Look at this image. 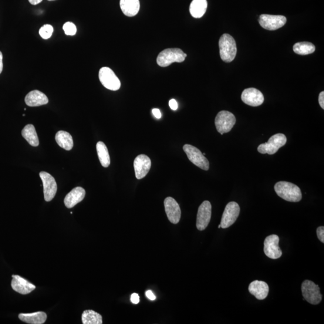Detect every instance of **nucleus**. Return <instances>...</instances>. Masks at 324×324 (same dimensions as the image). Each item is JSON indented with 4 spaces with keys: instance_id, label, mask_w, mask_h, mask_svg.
<instances>
[{
    "instance_id": "obj_36",
    "label": "nucleus",
    "mask_w": 324,
    "mask_h": 324,
    "mask_svg": "<svg viewBox=\"0 0 324 324\" xmlns=\"http://www.w3.org/2000/svg\"><path fill=\"white\" fill-rule=\"evenodd\" d=\"M146 296L148 299L152 300V301L156 300V296L154 295V293L151 291H147L146 292Z\"/></svg>"
},
{
    "instance_id": "obj_10",
    "label": "nucleus",
    "mask_w": 324,
    "mask_h": 324,
    "mask_svg": "<svg viewBox=\"0 0 324 324\" xmlns=\"http://www.w3.org/2000/svg\"><path fill=\"white\" fill-rule=\"evenodd\" d=\"M287 19L282 15H261L259 16V24L264 29L274 31L285 25Z\"/></svg>"
},
{
    "instance_id": "obj_25",
    "label": "nucleus",
    "mask_w": 324,
    "mask_h": 324,
    "mask_svg": "<svg viewBox=\"0 0 324 324\" xmlns=\"http://www.w3.org/2000/svg\"><path fill=\"white\" fill-rule=\"evenodd\" d=\"M23 138L33 147H38L39 140L36 133L35 126L33 124H28L22 130Z\"/></svg>"
},
{
    "instance_id": "obj_24",
    "label": "nucleus",
    "mask_w": 324,
    "mask_h": 324,
    "mask_svg": "<svg viewBox=\"0 0 324 324\" xmlns=\"http://www.w3.org/2000/svg\"><path fill=\"white\" fill-rule=\"evenodd\" d=\"M56 141L60 147L67 151L72 149L73 141L71 134L65 131H59L56 135Z\"/></svg>"
},
{
    "instance_id": "obj_27",
    "label": "nucleus",
    "mask_w": 324,
    "mask_h": 324,
    "mask_svg": "<svg viewBox=\"0 0 324 324\" xmlns=\"http://www.w3.org/2000/svg\"><path fill=\"white\" fill-rule=\"evenodd\" d=\"M84 324H102V316L92 310H85L82 315Z\"/></svg>"
},
{
    "instance_id": "obj_11",
    "label": "nucleus",
    "mask_w": 324,
    "mask_h": 324,
    "mask_svg": "<svg viewBox=\"0 0 324 324\" xmlns=\"http://www.w3.org/2000/svg\"><path fill=\"white\" fill-rule=\"evenodd\" d=\"M43 186L44 198L46 202L52 201L57 193V185L55 179L46 172H40Z\"/></svg>"
},
{
    "instance_id": "obj_29",
    "label": "nucleus",
    "mask_w": 324,
    "mask_h": 324,
    "mask_svg": "<svg viewBox=\"0 0 324 324\" xmlns=\"http://www.w3.org/2000/svg\"><path fill=\"white\" fill-rule=\"evenodd\" d=\"M53 32L52 26L46 24L44 25L39 30V35L43 39H48L51 37Z\"/></svg>"
},
{
    "instance_id": "obj_22",
    "label": "nucleus",
    "mask_w": 324,
    "mask_h": 324,
    "mask_svg": "<svg viewBox=\"0 0 324 324\" xmlns=\"http://www.w3.org/2000/svg\"><path fill=\"white\" fill-rule=\"evenodd\" d=\"M19 318L22 321L30 324H42L46 322L47 315L43 312L32 313H20Z\"/></svg>"
},
{
    "instance_id": "obj_20",
    "label": "nucleus",
    "mask_w": 324,
    "mask_h": 324,
    "mask_svg": "<svg viewBox=\"0 0 324 324\" xmlns=\"http://www.w3.org/2000/svg\"><path fill=\"white\" fill-rule=\"evenodd\" d=\"M25 103L29 106L35 107L44 105L48 103V98L39 90H33L25 98Z\"/></svg>"
},
{
    "instance_id": "obj_17",
    "label": "nucleus",
    "mask_w": 324,
    "mask_h": 324,
    "mask_svg": "<svg viewBox=\"0 0 324 324\" xmlns=\"http://www.w3.org/2000/svg\"><path fill=\"white\" fill-rule=\"evenodd\" d=\"M12 288L15 291L21 294H29L36 289V286L18 275H13Z\"/></svg>"
},
{
    "instance_id": "obj_28",
    "label": "nucleus",
    "mask_w": 324,
    "mask_h": 324,
    "mask_svg": "<svg viewBox=\"0 0 324 324\" xmlns=\"http://www.w3.org/2000/svg\"><path fill=\"white\" fill-rule=\"evenodd\" d=\"M293 50L299 55H309L315 52V46L312 43L308 42H299L293 45Z\"/></svg>"
},
{
    "instance_id": "obj_15",
    "label": "nucleus",
    "mask_w": 324,
    "mask_h": 324,
    "mask_svg": "<svg viewBox=\"0 0 324 324\" xmlns=\"http://www.w3.org/2000/svg\"><path fill=\"white\" fill-rule=\"evenodd\" d=\"M241 100L248 105L256 107L264 103V97L259 90L254 88H249L243 91Z\"/></svg>"
},
{
    "instance_id": "obj_8",
    "label": "nucleus",
    "mask_w": 324,
    "mask_h": 324,
    "mask_svg": "<svg viewBox=\"0 0 324 324\" xmlns=\"http://www.w3.org/2000/svg\"><path fill=\"white\" fill-rule=\"evenodd\" d=\"M99 77L100 83L106 89L119 90L121 87V82L119 77L109 67H104L99 70Z\"/></svg>"
},
{
    "instance_id": "obj_14",
    "label": "nucleus",
    "mask_w": 324,
    "mask_h": 324,
    "mask_svg": "<svg viewBox=\"0 0 324 324\" xmlns=\"http://www.w3.org/2000/svg\"><path fill=\"white\" fill-rule=\"evenodd\" d=\"M165 212L172 224H177L180 221L181 211L180 205L173 198L168 197L164 201Z\"/></svg>"
},
{
    "instance_id": "obj_5",
    "label": "nucleus",
    "mask_w": 324,
    "mask_h": 324,
    "mask_svg": "<svg viewBox=\"0 0 324 324\" xmlns=\"http://www.w3.org/2000/svg\"><path fill=\"white\" fill-rule=\"evenodd\" d=\"M302 291L304 299L313 305H318L322 301V296L318 285L312 281H304L302 285Z\"/></svg>"
},
{
    "instance_id": "obj_2",
    "label": "nucleus",
    "mask_w": 324,
    "mask_h": 324,
    "mask_svg": "<svg viewBox=\"0 0 324 324\" xmlns=\"http://www.w3.org/2000/svg\"><path fill=\"white\" fill-rule=\"evenodd\" d=\"M221 59L226 63H230L237 55V45L234 38L228 34L221 36L219 42Z\"/></svg>"
},
{
    "instance_id": "obj_7",
    "label": "nucleus",
    "mask_w": 324,
    "mask_h": 324,
    "mask_svg": "<svg viewBox=\"0 0 324 324\" xmlns=\"http://www.w3.org/2000/svg\"><path fill=\"white\" fill-rule=\"evenodd\" d=\"M235 123L234 115L227 111H221L215 119L216 129L222 135L230 131Z\"/></svg>"
},
{
    "instance_id": "obj_4",
    "label": "nucleus",
    "mask_w": 324,
    "mask_h": 324,
    "mask_svg": "<svg viewBox=\"0 0 324 324\" xmlns=\"http://www.w3.org/2000/svg\"><path fill=\"white\" fill-rule=\"evenodd\" d=\"M286 142L285 134L277 133L270 138L267 143L259 145L258 151L261 154H275L280 148L285 146Z\"/></svg>"
},
{
    "instance_id": "obj_13",
    "label": "nucleus",
    "mask_w": 324,
    "mask_h": 324,
    "mask_svg": "<svg viewBox=\"0 0 324 324\" xmlns=\"http://www.w3.org/2000/svg\"><path fill=\"white\" fill-rule=\"evenodd\" d=\"M279 237L277 235L268 236L264 241V251L269 258L277 259L281 257L282 252L279 246Z\"/></svg>"
},
{
    "instance_id": "obj_30",
    "label": "nucleus",
    "mask_w": 324,
    "mask_h": 324,
    "mask_svg": "<svg viewBox=\"0 0 324 324\" xmlns=\"http://www.w3.org/2000/svg\"><path fill=\"white\" fill-rule=\"evenodd\" d=\"M63 30L67 36H74L76 35L77 29L73 23L67 22L63 25Z\"/></svg>"
},
{
    "instance_id": "obj_34",
    "label": "nucleus",
    "mask_w": 324,
    "mask_h": 324,
    "mask_svg": "<svg viewBox=\"0 0 324 324\" xmlns=\"http://www.w3.org/2000/svg\"><path fill=\"white\" fill-rule=\"evenodd\" d=\"M152 113L154 115V116L157 119H161V114L160 111L158 109H156V108H154L153 110H152Z\"/></svg>"
},
{
    "instance_id": "obj_33",
    "label": "nucleus",
    "mask_w": 324,
    "mask_h": 324,
    "mask_svg": "<svg viewBox=\"0 0 324 324\" xmlns=\"http://www.w3.org/2000/svg\"><path fill=\"white\" fill-rule=\"evenodd\" d=\"M131 302L133 304H138L140 303V296L136 293H133L131 295Z\"/></svg>"
},
{
    "instance_id": "obj_37",
    "label": "nucleus",
    "mask_w": 324,
    "mask_h": 324,
    "mask_svg": "<svg viewBox=\"0 0 324 324\" xmlns=\"http://www.w3.org/2000/svg\"><path fill=\"white\" fill-rule=\"evenodd\" d=\"M3 58L2 52L0 51V74L2 73L3 69Z\"/></svg>"
},
{
    "instance_id": "obj_9",
    "label": "nucleus",
    "mask_w": 324,
    "mask_h": 324,
    "mask_svg": "<svg viewBox=\"0 0 324 324\" xmlns=\"http://www.w3.org/2000/svg\"><path fill=\"white\" fill-rule=\"evenodd\" d=\"M240 208L239 205L235 202H230L225 208L221 219V228L223 229L230 227L234 224L238 218Z\"/></svg>"
},
{
    "instance_id": "obj_12",
    "label": "nucleus",
    "mask_w": 324,
    "mask_h": 324,
    "mask_svg": "<svg viewBox=\"0 0 324 324\" xmlns=\"http://www.w3.org/2000/svg\"><path fill=\"white\" fill-rule=\"evenodd\" d=\"M211 204L205 201L198 208L197 218V228L199 231H204L210 223L211 218Z\"/></svg>"
},
{
    "instance_id": "obj_26",
    "label": "nucleus",
    "mask_w": 324,
    "mask_h": 324,
    "mask_svg": "<svg viewBox=\"0 0 324 324\" xmlns=\"http://www.w3.org/2000/svg\"><path fill=\"white\" fill-rule=\"evenodd\" d=\"M96 150L101 165L104 168H107L111 164L109 152L106 145L103 142H98L96 144Z\"/></svg>"
},
{
    "instance_id": "obj_16",
    "label": "nucleus",
    "mask_w": 324,
    "mask_h": 324,
    "mask_svg": "<svg viewBox=\"0 0 324 324\" xmlns=\"http://www.w3.org/2000/svg\"><path fill=\"white\" fill-rule=\"evenodd\" d=\"M151 161L150 158L146 155L141 154L138 156L134 160V169L135 175L138 180L146 176L150 170Z\"/></svg>"
},
{
    "instance_id": "obj_19",
    "label": "nucleus",
    "mask_w": 324,
    "mask_h": 324,
    "mask_svg": "<svg viewBox=\"0 0 324 324\" xmlns=\"http://www.w3.org/2000/svg\"><path fill=\"white\" fill-rule=\"evenodd\" d=\"M86 196V191L83 187H77L73 188L65 198V204L68 208H72L82 201Z\"/></svg>"
},
{
    "instance_id": "obj_39",
    "label": "nucleus",
    "mask_w": 324,
    "mask_h": 324,
    "mask_svg": "<svg viewBox=\"0 0 324 324\" xmlns=\"http://www.w3.org/2000/svg\"><path fill=\"white\" fill-rule=\"evenodd\" d=\"M218 228H221V224L219 225Z\"/></svg>"
},
{
    "instance_id": "obj_3",
    "label": "nucleus",
    "mask_w": 324,
    "mask_h": 324,
    "mask_svg": "<svg viewBox=\"0 0 324 324\" xmlns=\"http://www.w3.org/2000/svg\"><path fill=\"white\" fill-rule=\"evenodd\" d=\"M186 57L187 54L180 49H166L158 54L157 63L160 67H168L172 63L183 62Z\"/></svg>"
},
{
    "instance_id": "obj_35",
    "label": "nucleus",
    "mask_w": 324,
    "mask_h": 324,
    "mask_svg": "<svg viewBox=\"0 0 324 324\" xmlns=\"http://www.w3.org/2000/svg\"><path fill=\"white\" fill-rule=\"evenodd\" d=\"M319 103L320 107L324 109V92H322L319 94Z\"/></svg>"
},
{
    "instance_id": "obj_23",
    "label": "nucleus",
    "mask_w": 324,
    "mask_h": 324,
    "mask_svg": "<svg viewBox=\"0 0 324 324\" xmlns=\"http://www.w3.org/2000/svg\"><path fill=\"white\" fill-rule=\"evenodd\" d=\"M207 0H193L190 5V13L195 18H201L207 9Z\"/></svg>"
},
{
    "instance_id": "obj_1",
    "label": "nucleus",
    "mask_w": 324,
    "mask_h": 324,
    "mask_svg": "<svg viewBox=\"0 0 324 324\" xmlns=\"http://www.w3.org/2000/svg\"><path fill=\"white\" fill-rule=\"evenodd\" d=\"M275 190L277 195L285 201L297 202L302 200L301 190L297 185L289 182H278L275 185Z\"/></svg>"
},
{
    "instance_id": "obj_6",
    "label": "nucleus",
    "mask_w": 324,
    "mask_h": 324,
    "mask_svg": "<svg viewBox=\"0 0 324 324\" xmlns=\"http://www.w3.org/2000/svg\"><path fill=\"white\" fill-rule=\"evenodd\" d=\"M183 150L192 164L205 171H208L210 168V164L207 158L204 156L202 152L191 145L185 144L183 146Z\"/></svg>"
},
{
    "instance_id": "obj_18",
    "label": "nucleus",
    "mask_w": 324,
    "mask_h": 324,
    "mask_svg": "<svg viewBox=\"0 0 324 324\" xmlns=\"http://www.w3.org/2000/svg\"><path fill=\"white\" fill-rule=\"evenodd\" d=\"M249 291L258 300H264L268 296L269 286L265 282L255 281L250 283Z\"/></svg>"
},
{
    "instance_id": "obj_32",
    "label": "nucleus",
    "mask_w": 324,
    "mask_h": 324,
    "mask_svg": "<svg viewBox=\"0 0 324 324\" xmlns=\"http://www.w3.org/2000/svg\"><path fill=\"white\" fill-rule=\"evenodd\" d=\"M169 105H170L171 109L174 111L177 110L178 109V103L177 102V101L175 99H173L170 100V102H169Z\"/></svg>"
},
{
    "instance_id": "obj_38",
    "label": "nucleus",
    "mask_w": 324,
    "mask_h": 324,
    "mask_svg": "<svg viewBox=\"0 0 324 324\" xmlns=\"http://www.w3.org/2000/svg\"><path fill=\"white\" fill-rule=\"evenodd\" d=\"M30 4L33 5H36L39 4L40 3L42 2V0H29Z\"/></svg>"
},
{
    "instance_id": "obj_40",
    "label": "nucleus",
    "mask_w": 324,
    "mask_h": 324,
    "mask_svg": "<svg viewBox=\"0 0 324 324\" xmlns=\"http://www.w3.org/2000/svg\"><path fill=\"white\" fill-rule=\"evenodd\" d=\"M49 1H53V0H49Z\"/></svg>"
},
{
    "instance_id": "obj_31",
    "label": "nucleus",
    "mask_w": 324,
    "mask_h": 324,
    "mask_svg": "<svg viewBox=\"0 0 324 324\" xmlns=\"http://www.w3.org/2000/svg\"><path fill=\"white\" fill-rule=\"evenodd\" d=\"M316 234L319 240L322 243L324 242V227H319L316 229Z\"/></svg>"
},
{
    "instance_id": "obj_21",
    "label": "nucleus",
    "mask_w": 324,
    "mask_h": 324,
    "mask_svg": "<svg viewBox=\"0 0 324 324\" xmlns=\"http://www.w3.org/2000/svg\"><path fill=\"white\" fill-rule=\"evenodd\" d=\"M120 8L125 15L134 16L140 11V0H120Z\"/></svg>"
}]
</instances>
